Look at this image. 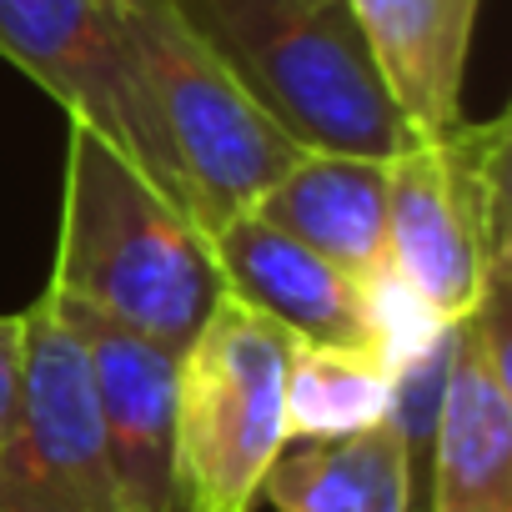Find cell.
Masks as SVG:
<instances>
[{
	"mask_svg": "<svg viewBox=\"0 0 512 512\" xmlns=\"http://www.w3.org/2000/svg\"><path fill=\"white\" fill-rule=\"evenodd\" d=\"M51 292L181 357L226 297V277L206 231L111 141L71 121Z\"/></svg>",
	"mask_w": 512,
	"mask_h": 512,
	"instance_id": "cell-1",
	"label": "cell"
},
{
	"mask_svg": "<svg viewBox=\"0 0 512 512\" xmlns=\"http://www.w3.org/2000/svg\"><path fill=\"white\" fill-rule=\"evenodd\" d=\"M171 6L302 151L392 161L417 141L372 66L347 0H171Z\"/></svg>",
	"mask_w": 512,
	"mask_h": 512,
	"instance_id": "cell-2",
	"label": "cell"
},
{
	"mask_svg": "<svg viewBox=\"0 0 512 512\" xmlns=\"http://www.w3.org/2000/svg\"><path fill=\"white\" fill-rule=\"evenodd\" d=\"M512 116L457 121L387 161V267L447 327L512 282Z\"/></svg>",
	"mask_w": 512,
	"mask_h": 512,
	"instance_id": "cell-3",
	"label": "cell"
},
{
	"mask_svg": "<svg viewBox=\"0 0 512 512\" xmlns=\"http://www.w3.org/2000/svg\"><path fill=\"white\" fill-rule=\"evenodd\" d=\"M272 317L231 292L176 362V512H251L287 447V357Z\"/></svg>",
	"mask_w": 512,
	"mask_h": 512,
	"instance_id": "cell-4",
	"label": "cell"
},
{
	"mask_svg": "<svg viewBox=\"0 0 512 512\" xmlns=\"http://www.w3.org/2000/svg\"><path fill=\"white\" fill-rule=\"evenodd\" d=\"M111 11L126 31L156 121L191 181L196 226L211 236L226 216L262 196L302 156V146L231 81L171 0H111Z\"/></svg>",
	"mask_w": 512,
	"mask_h": 512,
	"instance_id": "cell-5",
	"label": "cell"
},
{
	"mask_svg": "<svg viewBox=\"0 0 512 512\" xmlns=\"http://www.w3.org/2000/svg\"><path fill=\"white\" fill-rule=\"evenodd\" d=\"M0 56L51 91L71 121L111 141L171 206L196 221L191 181L156 121L111 0H0Z\"/></svg>",
	"mask_w": 512,
	"mask_h": 512,
	"instance_id": "cell-6",
	"label": "cell"
},
{
	"mask_svg": "<svg viewBox=\"0 0 512 512\" xmlns=\"http://www.w3.org/2000/svg\"><path fill=\"white\" fill-rule=\"evenodd\" d=\"M0 512H126L86 347L41 292L26 312V362L11 422L0 432Z\"/></svg>",
	"mask_w": 512,
	"mask_h": 512,
	"instance_id": "cell-7",
	"label": "cell"
},
{
	"mask_svg": "<svg viewBox=\"0 0 512 512\" xmlns=\"http://www.w3.org/2000/svg\"><path fill=\"white\" fill-rule=\"evenodd\" d=\"M432 512H512L507 282L452 327L432 422Z\"/></svg>",
	"mask_w": 512,
	"mask_h": 512,
	"instance_id": "cell-8",
	"label": "cell"
},
{
	"mask_svg": "<svg viewBox=\"0 0 512 512\" xmlns=\"http://www.w3.org/2000/svg\"><path fill=\"white\" fill-rule=\"evenodd\" d=\"M56 317L86 347L106 462L126 512H176V352L56 297Z\"/></svg>",
	"mask_w": 512,
	"mask_h": 512,
	"instance_id": "cell-9",
	"label": "cell"
},
{
	"mask_svg": "<svg viewBox=\"0 0 512 512\" xmlns=\"http://www.w3.org/2000/svg\"><path fill=\"white\" fill-rule=\"evenodd\" d=\"M206 241L216 251L226 292L246 302L251 312L272 317L287 337L372 347L362 282L332 267L312 246H302L297 236L277 231L272 221L251 216V211H236Z\"/></svg>",
	"mask_w": 512,
	"mask_h": 512,
	"instance_id": "cell-10",
	"label": "cell"
},
{
	"mask_svg": "<svg viewBox=\"0 0 512 512\" xmlns=\"http://www.w3.org/2000/svg\"><path fill=\"white\" fill-rule=\"evenodd\" d=\"M372 66L417 131L432 141L462 121V71L482 0H347Z\"/></svg>",
	"mask_w": 512,
	"mask_h": 512,
	"instance_id": "cell-11",
	"label": "cell"
},
{
	"mask_svg": "<svg viewBox=\"0 0 512 512\" xmlns=\"http://www.w3.org/2000/svg\"><path fill=\"white\" fill-rule=\"evenodd\" d=\"M246 211L357 282L387 267V161L377 156L302 151Z\"/></svg>",
	"mask_w": 512,
	"mask_h": 512,
	"instance_id": "cell-12",
	"label": "cell"
},
{
	"mask_svg": "<svg viewBox=\"0 0 512 512\" xmlns=\"http://www.w3.org/2000/svg\"><path fill=\"white\" fill-rule=\"evenodd\" d=\"M397 377L372 347L292 342L287 357V442L357 437L392 417Z\"/></svg>",
	"mask_w": 512,
	"mask_h": 512,
	"instance_id": "cell-13",
	"label": "cell"
},
{
	"mask_svg": "<svg viewBox=\"0 0 512 512\" xmlns=\"http://www.w3.org/2000/svg\"><path fill=\"white\" fill-rule=\"evenodd\" d=\"M357 482V437H317L287 442L262 472L256 497H267L277 512H357Z\"/></svg>",
	"mask_w": 512,
	"mask_h": 512,
	"instance_id": "cell-14",
	"label": "cell"
},
{
	"mask_svg": "<svg viewBox=\"0 0 512 512\" xmlns=\"http://www.w3.org/2000/svg\"><path fill=\"white\" fill-rule=\"evenodd\" d=\"M357 462H362V482H357V512H412V447L397 432V422H377L367 432H357Z\"/></svg>",
	"mask_w": 512,
	"mask_h": 512,
	"instance_id": "cell-15",
	"label": "cell"
},
{
	"mask_svg": "<svg viewBox=\"0 0 512 512\" xmlns=\"http://www.w3.org/2000/svg\"><path fill=\"white\" fill-rule=\"evenodd\" d=\"M21 362H26V312H0V432H6L21 392Z\"/></svg>",
	"mask_w": 512,
	"mask_h": 512,
	"instance_id": "cell-16",
	"label": "cell"
}]
</instances>
